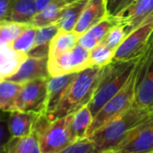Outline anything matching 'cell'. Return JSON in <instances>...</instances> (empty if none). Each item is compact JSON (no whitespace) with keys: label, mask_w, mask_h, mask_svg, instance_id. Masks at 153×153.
I'll return each mask as SVG.
<instances>
[{"label":"cell","mask_w":153,"mask_h":153,"mask_svg":"<svg viewBox=\"0 0 153 153\" xmlns=\"http://www.w3.org/2000/svg\"><path fill=\"white\" fill-rule=\"evenodd\" d=\"M150 112H151V113H152V114H153V109H151V110H150Z\"/></svg>","instance_id":"e575fe53"},{"label":"cell","mask_w":153,"mask_h":153,"mask_svg":"<svg viewBox=\"0 0 153 153\" xmlns=\"http://www.w3.org/2000/svg\"><path fill=\"white\" fill-rule=\"evenodd\" d=\"M115 17L123 25L128 35L145 21L153 17V0H135L133 4Z\"/></svg>","instance_id":"8fae6325"},{"label":"cell","mask_w":153,"mask_h":153,"mask_svg":"<svg viewBox=\"0 0 153 153\" xmlns=\"http://www.w3.org/2000/svg\"><path fill=\"white\" fill-rule=\"evenodd\" d=\"M59 31V26L58 23L37 28L34 45L29 51L28 56L34 58H49L51 42Z\"/></svg>","instance_id":"e0dca14e"},{"label":"cell","mask_w":153,"mask_h":153,"mask_svg":"<svg viewBox=\"0 0 153 153\" xmlns=\"http://www.w3.org/2000/svg\"><path fill=\"white\" fill-rule=\"evenodd\" d=\"M88 2V0H75L67 5L62 12L60 19L58 22L59 30L64 32H72L78 24Z\"/></svg>","instance_id":"ffe728a7"},{"label":"cell","mask_w":153,"mask_h":153,"mask_svg":"<svg viewBox=\"0 0 153 153\" xmlns=\"http://www.w3.org/2000/svg\"><path fill=\"white\" fill-rule=\"evenodd\" d=\"M5 153H42L37 133L33 131L25 137H11Z\"/></svg>","instance_id":"d6986e66"},{"label":"cell","mask_w":153,"mask_h":153,"mask_svg":"<svg viewBox=\"0 0 153 153\" xmlns=\"http://www.w3.org/2000/svg\"><path fill=\"white\" fill-rule=\"evenodd\" d=\"M59 1H67V2H73L75 0H36V5H37V11L40 12L43 10L46 7H48L50 4Z\"/></svg>","instance_id":"836d02e7"},{"label":"cell","mask_w":153,"mask_h":153,"mask_svg":"<svg viewBox=\"0 0 153 153\" xmlns=\"http://www.w3.org/2000/svg\"><path fill=\"white\" fill-rule=\"evenodd\" d=\"M37 28L32 25H29L22 32V33L10 44V46L17 51L28 55L29 51L33 49L35 42Z\"/></svg>","instance_id":"484cf974"},{"label":"cell","mask_w":153,"mask_h":153,"mask_svg":"<svg viewBox=\"0 0 153 153\" xmlns=\"http://www.w3.org/2000/svg\"><path fill=\"white\" fill-rule=\"evenodd\" d=\"M39 114L34 112L24 111L8 113L7 124L11 137H25L31 134Z\"/></svg>","instance_id":"2e32d148"},{"label":"cell","mask_w":153,"mask_h":153,"mask_svg":"<svg viewBox=\"0 0 153 153\" xmlns=\"http://www.w3.org/2000/svg\"><path fill=\"white\" fill-rule=\"evenodd\" d=\"M122 25L121 22L118 20L117 17L115 16H108L97 25H95L93 27H91L88 33H89L93 37L96 38V40L98 42V43L102 42L107 33L116 25Z\"/></svg>","instance_id":"83f0119b"},{"label":"cell","mask_w":153,"mask_h":153,"mask_svg":"<svg viewBox=\"0 0 153 153\" xmlns=\"http://www.w3.org/2000/svg\"><path fill=\"white\" fill-rule=\"evenodd\" d=\"M92 67L90 51L76 43L71 50L48 58L50 76L79 73Z\"/></svg>","instance_id":"52a82bcc"},{"label":"cell","mask_w":153,"mask_h":153,"mask_svg":"<svg viewBox=\"0 0 153 153\" xmlns=\"http://www.w3.org/2000/svg\"><path fill=\"white\" fill-rule=\"evenodd\" d=\"M115 51L108 47L105 42H100L90 51V59L92 66L105 67L114 60Z\"/></svg>","instance_id":"4316f807"},{"label":"cell","mask_w":153,"mask_h":153,"mask_svg":"<svg viewBox=\"0 0 153 153\" xmlns=\"http://www.w3.org/2000/svg\"><path fill=\"white\" fill-rule=\"evenodd\" d=\"M16 0H0V22L8 21Z\"/></svg>","instance_id":"1f68e13d"},{"label":"cell","mask_w":153,"mask_h":153,"mask_svg":"<svg viewBox=\"0 0 153 153\" xmlns=\"http://www.w3.org/2000/svg\"><path fill=\"white\" fill-rule=\"evenodd\" d=\"M72 114L50 120L45 114H40L33 131L37 133L42 153H58L73 141L69 124Z\"/></svg>","instance_id":"277c9868"},{"label":"cell","mask_w":153,"mask_h":153,"mask_svg":"<svg viewBox=\"0 0 153 153\" xmlns=\"http://www.w3.org/2000/svg\"><path fill=\"white\" fill-rule=\"evenodd\" d=\"M101 70V67L92 66L79 72L56 109L51 114H46L47 117L55 120L72 114L88 105L95 93Z\"/></svg>","instance_id":"7a4b0ae2"},{"label":"cell","mask_w":153,"mask_h":153,"mask_svg":"<svg viewBox=\"0 0 153 153\" xmlns=\"http://www.w3.org/2000/svg\"><path fill=\"white\" fill-rule=\"evenodd\" d=\"M137 75L138 66L136 63V66L126 84L94 116L93 122L88 131V137L132 106L135 98Z\"/></svg>","instance_id":"5b68a950"},{"label":"cell","mask_w":153,"mask_h":153,"mask_svg":"<svg viewBox=\"0 0 153 153\" xmlns=\"http://www.w3.org/2000/svg\"><path fill=\"white\" fill-rule=\"evenodd\" d=\"M48 79H36L23 84V88L16 101L14 111L45 114Z\"/></svg>","instance_id":"ba28073f"},{"label":"cell","mask_w":153,"mask_h":153,"mask_svg":"<svg viewBox=\"0 0 153 153\" xmlns=\"http://www.w3.org/2000/svg\"><path fill=\"white\" fill-rule=\"evenodd\" d=\"M27 58L26 53L17 51L10 45L0 46V82L16 74Z\"/></svg>","instance_id":"9a60e30c"},{"label":"cell","mask_w":153,"mask_h":153,"mask_svg":"<svg viewBox=\"0 0 153 153\" xmlns=\"http://www.w3.org/2000/svg\"><path fill=\"white\" fill-rule=\"evenodd\" d=\"M139 58L131 60H113L102 68L95 93L88 105L93 116L126 84Z\"/></svg>","instance_id":"3957f363"},{"label":"cell","mask_w":153,"mask_h":153,"mask_svg":"<svg viewBox=\"0 0 153 153\" xmlns=\"http://www.w3.org/2000/svg\"><path fill=\"white\" fill-rule=\"evenodd\" d=\"M69 2L59 1L50 4L43 10L38 12L32 22V25L36 28L47 26L50 25L57 24L61 17L62 12Z\"/></svg>","instance_id":"44dd1931"},{"label":"cell","mask_w":153,"mask_h":153,"mask_svg":"<svg viewBox=\"0 0 153 153\" xmlns=\"http://www.w3.org/2000/svg\"><path fill=\"white\" fill-rule=\"evenodd\" d=\"M93 114L88 105L72 114L69 131L73 141L87 138L88 131L93 122Z\"/></svg>","instance_id":"ac0fdd59"},{"label":"cell","mask_w":153,"mask_h":153,"mask_svg":"<svg viewBox=\"0 0 153 153\" xmlns=\"http://www.w3.org/2000/svg\"><path fill=\"white\" fill-rule=\"evenodd\" d=\"M76 75L78 73H70L57 76H50L48 79V97L45 114H50L56 109Z\"/></svg>","instance_id":"5bb4252c"},{"label":"cell","mask_w":153,"mask_h":153,"mask_svg":"<svg viewBox=\"0 0 153 153\" xmlns=\"http://www.w3.org/2000/svg\"><path fill=\"white\" fill-rule=\"evenodd\" d=\"M58 153H101L88 138H84L72 142L69 146Z\"/></svg>","instance_id":"f1b7e54d"},{"label":"cell","mask_w":153,"mask_h":153,"mask_svg":"<svg viewBox=\"0 0 153 153\" xmlns=\"http://www.w3.org/2000/svg\"><path fill=\"white\" fill-rule=\"evenodd\" d=\"M126 33L123 25H118L114 26L105 36L103 42H105L108 47L116 51L117 48L122 44L123 40L126 37Z\"/></svg>","instance_id":"f546056e"},{"label":"cell","mask_w":153,"mask_h":153,"mask_svg":"<svg viewBox=\"0 0 153 153\" xmlns=\"http://www.w3.org/2000/svg\"><path fill=\"white\" fill-rule=\"evenodd\" d=\"M114 153H153V114L135 127L113 150Z\"/></svg>","instance_id":"30bf717a"},{"label":"cell","mask_w":153,"mask_h":153,"mask_svg":"<svg viewBox=\"0 0 153 153\" xmlns=\"http://www.w3.org/2000/svg\"><path fill=\"white\" fill-rule=\"evenodd\" d=\"M27 25L12 21L0 22V46L10 45Z\"/></svg>","instance_id":"d4e9b609"},{"label":"cell","mask_w":153,"mask_h":153,"mask_svg":"<svg viewBox=\"0 0 153 153\" xmlns=\"http://www.w3.org/2000/svg\"><path fill=\"white\" fill-rule=\"evenodd\" d=\"M153 33V17L145 21L128 34L114 53V60H131L139 58L147 48Z\"/></svg>","instance_id":"9c48e42d"},{"label":"cell","mask_w":153,"mask_h":153,"mask_svg":"<svg viewBox=\"0 0 153 153\" xmlns=\"http://www.w3.org/2000/svg\"><path fill=\"white\" fill-rule=\"evenodd\" d=\"M23 88V84L10 80L0 82V111L10 113L14 111L16 101Z\"/></svg>","instance_id":"603a6c76"},{"label":"cell","mask_w":153,"mask_h":153,"mask_svg":"<svg viewBox=\"0 0 153 153\" xmlns=\"http://www.w3.org/2000/svg\"><path fill=\"white\" fill-rule=\"evenodd\" d=\"M138 75L133 106L153 109V33L138 61Z\"/></svg>","instance_id":"8992f818"},{"label":"cell","mask_w":153,"mask_h":153,"mask_svg":"<svg viewBox=\"0 0 153 153\" xmlns=\"http://www.w3.org/2000/svg\"><path fill=\"white\" fill-rule=\"evenodd\" d=\"M37 13L36 0H16L8 21L32 25L33 17Z\"/></svg>","instance_id":"7402d4cb"},{"label":"cell","mask_w":153,"mask_h":153,"mask_svg":"<svg viewBox=\"0 0 153 153\" xmlns=\"http://www.w3.org/2000/svg\"><path fill=\"white\" fill-rule=\"evenodd\" d=\"M151 116L152 113L149 110L132 105L88 138L101 153L109 152L118 146L135 127Z\"/></svg>","instance_id":"6da1fadb"},{"label":"cell","mask_w":153,"mask_h":153,"mask_svg":"<svg viewBox=\"0 0 153 153\" xmlns=\"http://www.w3.org/2000/svg\"><path fill=\"white\" fill-rule=\"evenodd\" d=\"M108 16L105 0H88L73 32L79 36Z\"/></svg>","instance_id":"4fadbf2b"},{"label":"cell","mask_w":153,"mask_h":153,"mask_svg":"<svg viewBox=\"0 0 153 153\" xmlns=\"http://www.w3.org/2000/svg\"><path fill=\"white\" fill-rule=\"evenodd\" d=\"M106 153H114V152H106Z\"/></svg>","instance_id":"d590c367"},{"label":"cell","mask_w":153,"mask_h":153,"mask_svg":"<svg viewBox=\"0 0 153 153\" xmlns=\"http://www.w3.org/2000/svg\"><path fill=\"white\" fill-rule=\"evenodd\" d=\"M48 58L29 57L21 65L18 71L6 80L25 84L36 79H48Z\"/></svg>","instance_id":"7c38bea8"},{"label":"cell","mask_w":153,"mask_h":153,"mask_svg":"<svg viewBox=\"0 0 153 153\" xmlns=\"http://www.w3.org/2000/svg\"><path fill=\"white\" fill-rule=\"evenodd\" d=\"M134 2L135 0H105L108 16H117Z\"/></svg>","instance_id":"4dcf8cb0"},{"label":"cell","mask_w":153,"mask_h":153,"mask_svg":"<svg viewBox=\"0 0 153 153\" xmlns=\"http://www.w3.org/2000/svg\"><path fill=\"white\" fill-rule=\"evenodd\" d=\"M79 36L72 32H64L59 30L53 37L50 44L49 57L55 56L71 50L78 43Z\"/></svg>","instance_id":"cb8c5ba5"},{"label":"cell","mask_w":153,"mask_h":153,"mask_svg":"<svg viewBox=\"0 0 153 153\" xmlns=\"http://www.w3.org/2000/svg\"><path fill=\"white\" fill-rule=\"evenodd\" d=\"M78 44L81 45L82 47L86 48L87 50L91 51L93 48H95L98 43V42L96 40L95 37H93L89 33H85L82 35L79 36V41H78Z\"/></svg>","instance_id":"d6a6232c"}]
</instances>
